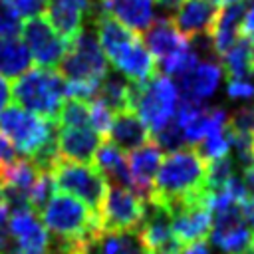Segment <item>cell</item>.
<instances>
[{"label":"cell","instance_id":"6da1fadb","mask_svg":"<svg viewBox=\"0 0 254 254\" xmlns=\"http://www.w3.org/2000/svg\"><path fill=\"white\" fill-rule=\"evenodd\" d=\"M206 179V161L194 147H183L163 157L149 200L171 208L187 200H202Z\"/></svg>","mask_w":254,"mask_h":254},{"label":"cell","instance_id":"7a4b0ae2","mask_svg":"<svg viewBox=\"0 0 254 254\" xmlns=\"http://www.w3.org/2000/svg\"><path fill=\"white\" fill-rule=\"evenodd\" d=\"M10 97L18 107L34 115L58 121V113L65 101V79L58 69L34 67L12 81Z\"/></svg>","mask_w":254,"mask_h":254},{"label":"cell","instance_id":"3957f363","mask_svg":"<svg viewBox=\"0 0 254 254\" xmlns=\"http://www.w3.org/2000/svg\"><path fill=\"white\" fill-rule=\"evenodd\" d=\"M40 216L42 224L54 238L89 240L97 232H101L99 214L65 192L54 194L40 212Z\"/></svg>","mask_w":254,"mask_h":254},{"label":"cell","instance_id":"277c9868","mask_svg":"<svg viewBox=\"0 0 254 254\" xmlns=\"http://www.w3.org/2000/svg\"><path fill=\"white\" fill-rule=\"evenodd\" d=\"M177 107L179 91L171 77L157 71L143 83H131V109L153 135L175 119Z\"/></svg>","mask_w":254,"mask_h":254},{"label":"cell","instance_id":"5b68a950","mask_svg":"<svg viewBox=\"0 0 254 254\" xmlns=\"http://www.w3.org/2000/svg\"><path fill=\"white\" fill-rule=\"evenodd\" d=\"M0 133L14 145L18 155L32 159L56 139L58 121H48L12 103L0 111Z\"/></svg>","mask_w":254,"mask_h":254},{"label":"cell","instance_id":"8992f818","mask_svg":"<svg viewBox=\"0 0 254 254\" xmlns=\"http://www.w3.org/2000/svg\"><path fill=\"white\" fill-rule=\"evenodd\" d=\"M107 58L99 48L95 32L83 28L67 46L65 56L58 65V73L65 83H93L99 85L107 75Z\"/></svg>","mask_w":254,"mask_h":254},{"label":"cell","instance_id":"52a82bcc","mask_svg":"<svg viewBox=\"0 0 254 254\" xmlns=\"http://www.w3.org/2000/svg\"><path fill=\"white\" fill-rule=\"evenodd\" d=\"M54 189L67 192L73 198H81L93 212H99L103 196L107 192V179L93 163H73L58 159L50 169Z\"/></svg>","mask_w":254,"mask_h":254},{"label":"cell","instance_id":"ba28073f","mask_svg":"<svg viewBox=\"0 0 254 254\" xmlns=\"http://www.w3.org/2000/svg\"><path fill=\"white\" fill-rule=\"evenodd\" d=\"M147 200L129 189L109 185L99 208L101 230L107 232H137L145 216Z\"/></svg>","mask_w":254,"mask_h":254},{"label":"cell","instance_id":"9c48e42d","mask_svg":"<svg viewBox=\"0 0 254 254\" xmlns=\"http://www.w3.org/2000/svg\"><path fill=\"white\" fill-rule=\"evenodd\" d=\"M210 244L222 254H246L254 246V232L250 230L242 204H228L212 212Z\"/></svg>","mask_w":254,"mask_h":254},{"label":"cell","instance_id":"30bf717a","mask_svg":"<svg viewBox=\"0 0 254 254\" xmlns=\"http://www.w3.org/2000/svg\"><path fill=\"white\" fill-rule=\"evenodd\" d=\"M22 36H24V46L28 48L30 56L36 60L38 67L56 69L69 46L58 32H54L50 22L42 16L30 18L26 24H22Z\"/></svg>","mask_w":254,"mask_h":254},{"label":"cell","instance_id":"8fae6325","mask_svg":"<svg viewBox=\"0 0 254 254\" xmlns=\"http://www.w3.org/2000/svg\"><path fill=\"white\" fill-rule=\"evenodd\" d=\"M167 210L171 216V230L181 244L198 242L208 236L212 214L206 206V198L179 202Z\"/></svg>","mask_w":254,"mask_h":254},{"label":"cell","instance_id":"7c38bea8","mask_svg":"<svg viewBox=\"0 0 254 254\" xmlns=\"http://www.w3.org/2000/svg\"><path fill=\"white\" fill-rule=\"evenodd\" d=\"M222 75L224 71L220 62H196L187 73L177 77V91L183 101L204 103L216 93Z\"/></svg>","mask_w":254,"mask_h":254},{"label":"cell","instance_id":"4fadbf2b","mask_svg":"<svg viewBox=\"0 0 254 254\" xmlns=\"http://www.w3.org/2000/svg\"><path fill=\"white\" fill-rule=\"evenodd\" d=\"M103 143L93 127H58L56 147L58 157L73 163H93V157Z\"/></svg>","mask_w":254,"mask_h":254},{"label":"cell","instance_id":"5bb4252c","mask_svg":"<svg viewBox=\"0 0 254 254\" xmlns=\"http://www.w3.org/2000/svg\"><path fill=\"white\" fill-rule=\"evenodd\" d=\"M91 0H48L46 20L69 44L85 28V18L91 14Z\"/></svg>","mask_w":254,"mask_h":254},{"label":"cell","instance_id":"9a60e30c","mask_svg":"<svg viewBox=\"0 0 254 254\" xmlns=\"http://www.w3.org/2000/svg\"><path fill=\"white\" fill-rule=\"evenodd\" d=\"M161 161H163V149L155 141H149L143 147L131 151L127 159L129 175L133 181V192L139 194L143 200H149L151 196L153 183L161 167Z\"/></svg>","mask_w":254,"mask_h":254},{"label":"cell","instance_id":"2e32d148","mask_svg":"<svg viewBox=\"0 0 254 254\" xmlns=\"http://www.w3.org/2000/svg\"><path fill=\"white\" fill-rule=\"evenodd\" d=\"M107 143L119 151H135L149 143V129L133 109H125L113 115V121L105 133Z\"/></svg>","mask_w":254,"mask_h":254},{"label":"cell","instance_id":"e0dca14e","mask_svg":"<svg viewBox=\"0 0 254 254\" xmlns=\"http://www.w3.org/2000/svg\"><path fill=\"white\" fill-rule=\"evenodd\" d=\"M220 6L214 0H183L175 16L177 30L189 40L198 34H208Z\"/></svg>","mask_w":254,"mask_h":254},{"label":"cell","instance_id":"ac0fdd59","mask_svg":"<svg viewBox=\"0 0 254 254\" xmlns=\"http://www.w3.org/2000/svg\"><path fill=\"white\" fill-rule=\"evenodd\" d=\"M93 24H95V36H97L99 48L111 64L137 40L135 32H131L127 26H123L119 20H115L107 12L97 10Z\"/></svg>","mask_w":254,"mask_h":254},{"label":"cell","instance_id":"d6986e66","mask_svg":"<svg viewBox=\"0 0 254 254\" xmlns=\"http://www.w3.org/2000/svg\"><path fill=\"white\" fill-rule=\"evenodd\" d=\"M145 48L149 50V54L157 60H165L171 54L183 50L189 40L177 30L175 22L167 16H161L157 20L151 22V26L143 32V40Z\"/></svg>","mask_w":254,"mask_h":254},{"label":"cell","instance_id":"ffe728a7","mask_svg":"<svg viewBox=\"0 0 254 254\" xmlns=\"http://www.w3.org/2000/svg\"><path fill=\"white\" fill-rule=\"evenodd\" d=\"M97 8L111 14L131 32H145L155 20L153 0H97Z\"/></svg>","mask_w":254,"mask_h":254},{"label":"cell","instance_id":"44dd1931","mask_svg":"<svg viewBox=\"0 0 254 254\" xmlns=\"http://www.w3.org/2000/svg\"><path fill=\"white\" fill-rule=\"evenodd\" d=\"M244 12H246L244 2L222 6L218 10V16H216V20H214V24L210 28V40H212V46H214V52H216L218 60L238 40V30H240Z\"/></svg>","mask_w":254,"mask_h":254},{"label":"cell","instance_id":"7402d4cb","mask_svg":"<svg viewBox=\"0 0 254 254\" xmlns=\"http://www.w3.org/2000/svg\"><path fill=\"white\" fill-rule=\"evenodd\" d=\"M113 65L131 83H143L157 73V62L139 38L113 62Z\"/></svg>","mask_w":254,"mask_h":254},{"label":"cell","instance_id":"603a6c76","mask_svg":"<svg viewBox=\"0 0 254 254\" xmlns=\"http://www.w3.org/2000/svg\"><path fill=\"white\" fill-rule=\"evenodd\" d=\"M81 254H145L137 232L101 230L83 244Z\"/></svg>","mask_w":254,"mask_h":254},{"label":"cell","instance_id":"cb8c5ba5","mask_svg":"<svg viewBox=\"0 0 254 254\" xmlns=\"http://www.w3.org/2000/svg\"><path fill=\"white\" fill-rule=\"evenodd\" d=\"M93 165L99 169V173L107 179L109 185H117V187L133 190V181H131V175H129L127 159H125L123 151H119L111 143L103 141L99 145V149L93 157Z\"/></svg>","mask_w":254,"mask_h":254},{"label":"cell","instance_id":"d4e9b609","mask_svg":"<svg viewBox=\"0 0 254 254\" xmlns=\"http://www.w3.org/2000/svg\"><path fill=\"white\" fill-rule=\"evenodd\" d=\"M95 101L103 103L113 113L131 109V81L123 73L109 69L99 85Z\"/></svg>","mask_w":254,"mask_h":254},{"label":"cell","instance_id":"484cf974","mask_svg":"<svg viewBox=\"0 0 254 254\" xmlns=\"http://www.w3.org/2000/svg\"><path fill=\"white\" fill-rule=\"evenodd\" d=\"M32 65V56L22 40L0 38V75L4 79H16Z\"/></svg>","mask_w":254,"mask_h":254},{"label":"cell","instance_id":"4316f807","mask_svg":"<svg viewBox=\"0 0 254 254\" xmlns=\"http://www.w3.org/2000/svg\"><path fill=\"white\" fill-rule=\"evenodd\" d=\"M222 71L226 73L228 79H242V77H252L254 67H252V40L240 38L232 44V48L222 56Z\"/></svg>","mask_w":254,"mask_h":254},{"label":"cell","instance_id":"83f0119b","mask_svg":"<svg viewBox=\"0 0 254 254\" xmlns=\"http://www.w3.org/2000/svg\"><path fill=\"white\" fill-rule=\"evenodd\" d=\"M198 151V155L208 163V161H214V159H222V157H228L230 153V139H228V129L222 127V129H216V131H210L200 143L198 147H194Z\"/></svg>","mask_w":254,"mask_h":254},{"label":"cell","instance_id":"f1b7e54d","mask_svg":"<svg viewBox=\"0 0 254 254\" xmlns=\"http://www.w3.org/2000/svg\"><path fill=\"white\" fill-rule=\"evenodd\" d=\"M58 127H91L89 103L79 99H65L58 113Z\"/></svg>","mask_w":254,"mask_h":254},{"label":"cell","instance_id":"f546056e","mask_svg":"<svg viewBox=\"0 0 254 254\" xmlns=\"http://www.w3.org/2000/svg\"><path fill=\"white\" fill-rule=\"evenodd\" d=\"M226 129L232 133L254 135V105H242L234 109L226 119Z\"/></svg>","mask_w":254,"mask_h":254},{"label":"cell","instance_id":"4dcf8cb0","mask_svg":"<svg viewBox=\"0 0 254 254\" xmlns=\"http://www.w3.org/2000/svg\"><path fill=\"white\" fill-rule=\"evenodd\" d=\"M155 143L161 147V149H169V151H177V149H183V145L187 143L185 141V135L179 127V123L173 119L171 123H167L161 131L155 133Z\"/></svg>","mask_w":254,"mask_h":254},{"label":"cell","instance_id":"1f68e13d","mask_svg":"<svg viewBox=\"0 0 254 254\" xmlns=\"http://www.w3.org/2000/svg\"><path fill=\"white\" fill-rule=\"evenodd\" d=\"M22 32V18L18 12L0 0V38H18Z\"/></svg>","mask_w":254,"mask_h":254},{"label":"cell","instance_id":"d6a6232c","mask_svg":"<svg viewBox=\"0 0 254 254\" xmlns=\"http://www.w3.org/2000/svg\"><path fill=\"white\" fill-rule=\"evenodd\" d=\"M226 95L232 101H252L254 99V75L242 79H228Z\"/></svg>","mask_w":254,"mask_h":254},{"label":"cell","instance_id":"836d02e7","mask_svg":"<svg viewBox=\"0 0 254 254\" xmlns=\"http://www.w3.org/2000/svg\"><path fill=\"white\" fill-rule=\"evenodd\" d=\"M6 2L8 6H12L18 16H24V18H38L46 12V6H48V0H2Z\"/></svg>","mask_w":254,"mask_h":254},{"label":"cell","instance_id":"e575fe53","mask_svg":"<svg viewBox=\"0 0 254 254\" xmlns=\"http://www.w3.org/2000/svg\"><path fill=\"white\" fill-rule=\"evenodd\" d=\"M14 159H18V151H16L14 145L0 133V167L12 163Z\"/></svg>","mask_w":254,"mask_h":254},{"label":"cell","instance_id":"d590c367","mask_svg":"<svg viewBox=\"0 0 254 254\" xmlns=\"http://www.w3.org/2000/svg\"><path fill=\"white\" fill-rule=\"evenodd\" d=\"M240 30H242V36H244V38L254 40V0L250 2V6H248V8H246V12H244V18H242Z\"/></svg>","mask_w":254,"mask_h":254},{"label":"cell","instance_id":"8d00e7d4","mask_svg":"<svg viewBox=\"0 0 254 254\" xmlns=\"http://www.w3.org/2000/svg\"><path fill=\"white\" fill-rule=\"evenodd\" d=\"M177 254H212V252L204 240H198V242H190V244L181 246V250Z\"/></svg>","mask_w":254,"mask_h":254},{"label":"cell","instance_id":"74e56055","mask_svg":"<svg viewBox=\"0 0 254 254\" xmlns=\"http://www.w3.org/2000/svg\"><path fill=\"white\" fill-rule=\"evenodd\" d=\"M242 212H244V218H246L250 230L254 232V196H248V198L242 202Z\"/></svg>","mask_w":254,"mask_h":254},{"label":"cell","instance_id":"f35d334b","mask_svg":"<svg viewBox=\"0 0 254 254\" xmlns=\"http://www.w3.org/2000/svg\"><path fill=\"white\" fill-rule=\"evenodd\" d=\"M153 2L167 14V18H169V14H175L183 4V0H153Z\"/></svg>","mask_w":254,"mask_h":254},{"label":"cell","instance_id":"ab89813d","mask_svg":"<svg viewBox=\"0 0 254 254\" xmlns=\"http://www.w3.org/2000/svg\"><path fill=\"white\" fill-rule=\"evenodd\" d=\"M242 183H244V189H246L248 196H254V167H248V169H244V177H242Z\"/></svg>","mask_w":254,"mask_h":254},{"label":"cell","instance_id":"60d3db41","mask_svg":"<svg viewBox=\"0 0 254 254\" xmlns=\"http://www.w3.org/2000/svg\"><path fill=\"white\" fill-rule=\"evenodd\" d=\"M8 101H10V85H8L6 79L0 75V111L8 105Z\"/></svg>","mask_w":254,"mask_h":254},{"label":"cell","instance_id":"b9f144b4","mask_svg":"<svg viewBox=\"0 0 254 254\" xmlns=\"http://www.w3.org/2000/svg\"><path fill=\"white\" fill-rule=\"evenodd\" d=\"M214 2H216V4H218V6L222 8V6H230V4H238V2H242V0H214Z\"/></svg>","mask_w":254,"mask_h":254},{"label":"cell","instance_id":"7bdbcfd3","mask_svg":"<svg viewBox=\"0 0 254 254\" xmlns=\"http://www.w3.org/2000/svg\"><path fill=\"white\" fill-rule=\"evenodd\" d=\"M4 202V183H2V179H0V204Z\"/></svg>","mask_w":254,"mask_h":254},{"label":"cell","instance_id":"ee69618b","mask_svg":"<svg viewBox=\"0 0 254 254\" xmlns=\"http://www.w3.org/2000/svg\"><path fill=\"white\" fill-rule=\"evenodd\" d=\"M252 67H254V44H252Z\"/></svg>","mask_w":254,"mask_h":254}]
</instances>
